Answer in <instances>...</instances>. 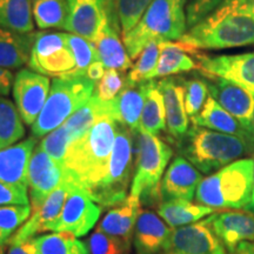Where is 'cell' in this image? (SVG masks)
<instances>
[{"label": "cell", "mask_w": 254, "mask_h": 254, "mask_svg": "<svg viewBox=\"0 0 254 254\" xmlns=\"http://www.w3.org/2000/svg\"><path fill=\"white\" fill-rule=\"evenodd\" d=\"M208 93L236 118L254 141V95L233 82L217 77L206 78Z\"/></svg>", "instance_id": "4fadbf2b"}, {"label": "cell", "mask_w": 254, "mask_h": 254, "mask_svg": "<svg viewBox=\"0 0 254 254\" xmlns=\"http://www.w3.org/2000/svg\"><path fill=\"white\" fill-rule=\"evenodd\" d=\"M66 180L67 173L64 165L57 163L38 145L32 154L27 173L32 212L39 208L51 193Z\"/></svg>", "instance_id": "8fae6325"}, {"label": "cell", "mask_w": 254, "mask_h": 254, "mask_svg": "<svg viewBox=\"0 0 254 254\" xmlns=\"http://www.w3.org/2000/svg\"><path fill=\"white\" fill-rule=\"evenodd\" d=\"M39 254H90L82 241L67 232H53L36 238Z\"/></svg>", "instance_id": "e575fe53"}, {"label": "cell", "mask_w": 254, "mask_h": 254, "mask_svg": "<svg viewBox=\"0 0 254 254\" xmlns=\"http://www.w3.org/2000/svg\"><path fill=\"white\" fill-rule=\"evenodd\" d=\"M202 174L183 155L176 157L165 172L160 183V198L184 199L192 201L201 183Z\"/></svg>", "instance_id": "ac0fdd59"}, {"label": "cell", "mask_w": 254, "mask_h": 254, "mask_svg": "<svg viewBox=\"0 0 254 254\" xmlns=\"http://www.w3.org/2000/svg\"><path fill=\"white\" fill-rule=\"evenodd\" d=\"M34 33H18L0 26V67L18 68L28 63Z\"/></svg>", "instance_id": "83f0119b"}, {"label": "cell", "mask_w": 254, "mask_h": 254, "mask_svg": "<svg viewBox=\"0 0 254 254\" xmlns=\"http://www.w3.org/2000/svg\"><path fill=\"white\" fill-rule=\"evenodd\" d=\"M28 67L46 77H71L75 68V59L67 44L66 33H34Z\"/></svg>", "instance_id": "9c48e42d"}, {"label": "cell", "mask_w": 254, "mask_h": 254, "mask_svg": "<svg viewBox=\"0 0 254 254\" xmlns=\"http://www.w3.org/2000/svg\"><path fill=\"white\" fill-rule=\"evenodd\" d=\"M164 99L166 129L178 141L189 131V116L185 109V88L183 80L166 77L158 81Z\"/></svg>", "instance_id": "7402d4cb"}, {"label": "cell", "mask_w": 254, "mask_h": 254, "mask_svg": "<svg viewBox=\"0 0 254 254\" xmlns=\"http://www.w3.org/2000/svg\"><path fill=\"white\" fill-rule=\"evenodd\" d=\"M148 81L150 80L141 82L127 80L126 86L112 100L113 118L119 125L131 131H136L139 128Z\"/></svg>", "instance_id": "cb8c5ba5"}, {"label": "cell", "mask_w": 254, "mask_h": 254, "mask_svg": "<svg viewBox=\"0 0 254 254\" xmlns=\"http://www.w3.org/2000/svg\"><path fill=\"white\" fill-rule=\"evenodd\" d=\"M66 39L75 59V68L71 77H85L88 66L100 60L97 47L90 40L72 33H66Z\"/></svg>", "instance_id": "d590c367"}, {"label": "cell", "mask_w": 254, "mask_h": 254, "mask_svg": "<svg viewBox=\"0 0 254 254\" xmlns=\"http://www.w3.org/2000/svg\"><path fill=\"white\" fill-rule=\"evenodd\" d=\"M7 254H39L36 238L26 240L20 244H13L8 245Z\"/></svg>", "instance_id": "bcb514c9"}, {"label": "cell", "mask_w": 254, "mask_h": 254, "mask_svg": "<svg viewBox=\"0 0 254 254\" xmlns=\"http://www.w3.org/2000/svg\"><path fill=\"white\" fill-rule=\"evenodd\" d=\"M119 124L104 118L72 141L64 158L69 179L90 195L106 174Z\"/></svg>", "instance_id": "7a4b0ae2"}, {"label": "cell", "mask_w": 254, "mask_h": 254, "mask_svg": "<svg viewBox=\"0 0 254 254\" xmlns=\"http://www.w3.org/2000/svg\"><path fill=\"white\" fill-rule=\"evenodd\" d=\"M166 254H230L212 230L208 218L172 228Z\"/></svg>", "instance_id": "2e32d148"}, {"label": "cell", "mask_w": 254, "mask_h": 254, "mask_svg": "<svg viewBox=\"0 0 254 254\" xmlns=\"http://www.w3.org/2000/svg\"><path fill=\"white\" fill-rule=\"evenodd\" d=\"M196 68L205 78L217 77L233 82L254 95V52L234 56H206L190 51Z\"/></svg>", "instance_id": "30bf717a"}, {"label": "cell", "mask_w": 254, "mask_h": 254, "mask_svg": "<svg viewBox=\"0 0 254 254\" xmlns=\"http://www.w3.org/2000/svg\"><path fill=\"white\" fill-rule=\"evenodd\" d=\"M152 0H114L118 11L123 36L138 24Z\"/></svg>", "instance_id": "f35d334b"}, {"label": "cell", "mask_w": 254, "mask_h": 254, "mask_svg": "<svg viewBox=\"0 0 254 254\" xmlns=\"http://www.w3.org/2000/svg\"><path fill=\"white\" fill-rule=\"evenodd\" d=\"M140 211V198L129 194L123 204L116 206L105 214L98 228L104 233L118 238L126 245L131 246V240Z\"/></svg>", "instance_id": "d4e9b609"}, {"label": "cell", "mask_w": 254, "mask_h": 254, "mask_svg": "<svg viewBox=\"0 0 254 254\" xmlns=\"http://www.w3.org/2000/svg\"><path fill=\"white\" fill-rule=\"evenodd\" d=\"M95 82L87 77L56 78L51 82V90L43 110L31 126L32 135L45 136L67 120L91 99Z\"/></svg>", "instance_id": "8992f818"}, {"label": "cell", "mask_w": 254, "mask_h": 254, "mask_svg": "<svg viewBox=\"0 0 254 254\" xmlns=\"http://www.w3.org/2000/svg\"><path fill=\"white\" fill-rule=\"evenodd\" d=\"M253 178L254 159H238L201 180L196 202L213 209L246 208L252 196Z\"/></svg>", "instance_id": "5b68a950"}, {"label": "cell", "mask_w": 254, "mask_h": 254, "mask_svg": "<svg viewBox=\"0 0 254 254\" xmlns=\"http://www.w3.org/2000/svg\"><path fill=\"white\" fill-rule=\"evenodd\" d=\"M136 163L129 194L146 200L160 198V183L173 155L172 148L157 135L138 128ZM161 199V198H160Z\"/></svg>", "instance_id": "52a82bcc"}, {"label": "cell", "mask_w": 254, "mask_h": 254, "mask_svg": "<svg viewBox=\"0 0 254 254\" xmlns=\"http://www.w3.org/2000/svg\"><path fill=\"white\" fill-rule=\"evenodd\" d=\"M230 254H254V241H245L237 246V249Z\"/></svg>", "instance_id": "681fc988"}, {"label": "cell", "mask_w": 254, "mask_h": 254, "mask_svg": "<svg viewBox=\"0 0 254 254\" xmlns=\"http://www.w3.org/2000/svg\"><path fill=\"white\" fill-rule=\"evenodd\" d=\"M66 31L95 44L114 0H67Z\"/></svg>", "instance_id": "e0dca14e"}, {"label": "cell", "mask_w": 254, "mask_h": 254, "mask_svg": "<svg viewBox=\"0 0 254 254\" xmlns=\"http://www.w3.org/2000/svg\"><path fill=\"white\" fill-rule=\"evenodd\" d=\"M139 128L154 135L166 129L164 99L158 87V82L154 80L148 81L147 93H146Z\"/></svg>", "instance_id": "4dcf8cb0"}, {"label": "cell", "mask_w": 254, "mask_h": 254, "mask_svg": "<svg viewBox=\"0 0 254 254\" xmlns=\"http://www.w3.org/2000/svg\"><path fill=\"white\" fill-rule=\"evenodd\" d=\"M190 120H192L193 125L195 126L205 127V128L225 133V134L240 136V138L246 139L254 145V141L250 138V135L247 134L244 127L240 125V123L231 113H228L224 107H221L218 101L211 95L206 99V103L201 111L193 118H190Z\"/></svg>", "instance_id": "484cf974"}, {"label": "cell", "mask_w": 254, "mask_h": 254, "mask_svg": "<svg viewBox=\"0 0 254 254\" xmlns=\"http://www.w3.org/2000/svg\"><path fill=\"white\" fill-rule=\"evenodd\" d=\"M27 186L0 182V206H30Z\"/></svg>", "instance_id": "f6af8a7d"}, {"label": "cell", "mask_w": 254, "mask_h": 254, "mask_svg": "<svg viewBox=\"0 0 254 254\" xmlns=\"http://www.w3.org/2000/svg\"><path fill=\"white\" fill-rule=\"evenodd\" d=\"M101 208L84 190H72L52 232H67L74 237L86 236L100 217Z\"/></svg>", "instance_id": "5bb4252c"}, {"label": "cell", "mask_w": 254, "mask_h": 254, "mask_svg": "<svg viewBox=\"0 0 254 254\" xmlns=\"http://www.w3.org/2000/svg\"><path fill=\"white\" fill-rule=\"evenodd\" d=\"M172 228L151 211H140L136 220L133 245L136 254H166Z\"/></svg>", "instance_id": "ffe728a7"}, {"label": "cell", "mask_w": 254, "mask_h": 254, "mask_svg": "<svg viewBox=\"0 0 254 254\" xmlns=\"http://www.w3.org/2000/svg\"><path fill=\"white\" fill-rule=\"evenodd\" d=\"M243 7L250 14L254 15V0H243Z\"/></svg>", "instance_id": "f907efd6"}, {"label": "cell", "mask_w": 254, "mask_h": 254, "mask_svg": "<svg viewBox=\"0 0 254 254\" xmlns=\"http://www.w3.org/2000/svg\"><path fill=\"white\" fill-rule=\"evenodd\" d=\"M32 14L40 30H65L68 18L67 0H32Z\"/></svg>", "instance_id": "d6a6232c"}, {"label": "cell", "mask_w": 254, "mask_h": 254, "mask_svg": "<svg viewBox=\"0 0 254 254\" xmlns=\"http://www.w3.org/2000/svg\"><path fill=\"white\" fill-rule=\"evenodd\" d=\"M71 142V138H69L67 131L62 125L58 128H56L55 131L44 136L39 146L47 154L55 159L57 163L63 165L66 151H67V147Z\"/></svg>", "instance_id": "b9f144b4"}, {"label": "cell", "mask_w": 254, "mask_h": 254, "mask_svg": "<svg viewBox=\"0 0 254 254\" xmlns=\"http://www.w3.org/2000/svg\"><path fill=\"white\" fill-rule=\"evenodd\" d=\"M186 0H152L138 24L123 36L129 58L136 59L152 41H177L186 33Z\"/></svg>", "instance_id": "277c9868"}, {"label": "cell", "mask_w": 254, "mask_h": 254, "mask_svg": "<svg viewBox=\"0 0 254 254\" xmlns=\"http://www.w3.org/2000/svg\"><path fill=\"white\" fill-rule=\"evenodd\" d=\"M104 118H113L112 100L103 101L93 94L84 106L63 124V126L67 131L71 141H74Z\"/></svg>", "instance_id": "4316f807"}, {"label": "cell", "mask_w": 254, "mask_h": 254, "mask_svg": "<svg viewBox=\"0 0 254 254\" xmlns=\"http://www.w3.org/2000/svg\"><path fill=\"white\" fill-rule=\"evenodd\" d=\"M179 150L196 170L212 174L243 158L254 145L240 136L193 125L179 140Z\"/></svg>", "instance_id": "3957f363"}, {"label": "cell", "mask_w": 254, "mask_h": 254, "mask_svg": "<svg viewBox=\"0 0 254 254\" xmlns=\"http://www.w3.org/2000/svg\"><path fill=\"white\" fill-rule=\"evenodd\" d=\"M17 106L0 95V150L17 144L24 138L25 127Z\"/></svg>", "instance_id": "836d02e7"}, {"label": "cell", "mask_w": 254, "mask_h": 254, "mask_svg": "<svg viewBox=\"0 0 254 254\" xmlns=\"http://www.w3.org/2000/svg\"><path fill=\"white\" fill-rule=\"evenodd\" d=\"M88 251L90 254H125L129 246L97 228L88 239Z\"/></svg>", "instance_id": "7bdbcfd3"}, {"label": "cell", "mask_w": 254, "mask_h": 254, "mask_svg": "<svg viewBox=\"0 0 254 254\" xmlns=\"http://www.w3.org/2000/svg\"><path fill=\"white\" fill-rule=\"evenodd\" d=\"M51 90L49 77L32 69H20L13 80V98L23 122L32 126L39 117Z\"/></svg>", "instance_id": "7c38bea8"}, {"label": "cell", "mask_w": 254, "mask_h": 254, "mask_svg": "<svg viewBox=\"0 0 254 254\" xmlns=\"http://www.w3.org/2000/svg\"><path fill=\"white\" fill-rule=\"evenodd\" d=\"M31 206H0V244L5 246L11 237L28 218L31 217Z\"/></svg>", "instance_id": "8d00e7d4"}, {"label": "cell", "mask_w": 254, "mask_h": 254, "mask_svg": "<svg viewBox=\"0 0 254 254\" xmlns=\"http://www.w3.org/2000/svg\"><path fill=\"white\" fill-rule=\"evenodd\" d=\"M120 28L122 26H120L118 11L114 2L94 45L97 47L100 62L103 63L105 68L126 72L132 67V64L124 41L120 39Z\"/></svg>", "instance_id": "d6986e66"}, {"label": "cell", "mask_w": 254, "mask_h": 254, "mask_svg": "<svg viewBox=\"0 0 254 254\" xmlns=\"http://www.w3.org/2000/svg\"><path fill=\"white\" fill-rule=\"evenodd\" d=\"M208 221L215 236L232 253L245 241H254V214L243 212H222L209 215Z\"/></svg>", "instance_id": "44dd1931"}, {"label": "cell", "mask_w": 254, "mask_h": 254, "mask_svg": "<svg viewBox=\"0 0 254 254\" xmlns=\"http://www.w3.org/2000/svg\"><path fill=\"white\" fill-rule=\"evenodd\" d=\"M13 85V74L7 68L0 67V95H7Z\"/></svg>", "instance_id": "7dc6e473"}, {"label": "cell", "mask_w": 254, "mask_h": 254, "mask_svg": "<svg viewBox=\"0 0 254 254\" xmlns=\"http://www.w3.org/2000/svg\"><path fill=\"white\" fill-rule=\"evenodd\" d=\"M78 187L79 186L69 180H66L62 185L57 187L49 195V198L44 201V204L36 211L32 212L27 221L14 232L7 245L24 243L26 240L33 239V237L38 234L44 233L46 231H52V227L55 226L60 217L69 192Z\"/></svg>", "instance_id": "9a60e30c"}, {"label": "cell", "mask_w": 254, "mask_h": 254, "mask_svg": "<svg viewBox=\"0 0 254 254\" xmlns=\"http://www.w3.org/2000/svg\"><path fill=\"white\" fill-rule=\"evenodd\" d=\"M127 74L118 69L109 68L103 78L95 82L94 95L103 101H111L118 95L127 84Z\"/></svg>", "instance_id": "ab89813d"}, {"label": "cell", "mask_w": 254, "mask_h": 254, "mask_svg": "<svg viewBox=\"0 0 254 254\" xmlns=\"http://www.w3.org/2000/svg\"><path fill=\"white\" fill-rule=\"evenodd\" d=\"M37 138L31 135L26 140L0 150V182L28 187L27 173Z\"/></svg>", "instance_id": "603a6c76"}, {"label": "cell", "mask_w": 254, "mask_h": 254, "mask_svg": "<svg viewBox=\"0 0 254 254\" xmlns=\"http://www.w3.org/2000/svg\"><path fill=\"white\" fill-rule=\"evenodd\" d=\"M105 71H106V68H105L103 63L99 60V62H95L88 66L85 77H87L92 81L97 82V81H99L101 78H103Z\"/></svg>", "instance_id": "c3c4849f"}, {"label": "cell", "mask_w": 254, "mask_h": 254, "mask_svg": "<svg viewBox=\"0 0 254 254\" xmlns=\"http://www.w3.org/2000/svg\"><path fill=\"white\" fill-rule=\"evenodd\" d=\"M246 209L247 211L252 212L254 213V178H253V190H252V196H251V200L249 202V205L246 206Z\"/></svg>", "instance_id": "816d5d0a"}, {"label": "cell", "mask_w": 254, "mask_h": 254, "mask_svg": "<svg viewBox=\"0 0 254 254\" xmlns=\"http://www.w3.org/2000/svg\"><path fill=\"white\" fill-rule=\"evenodd\" d=\"M0 26L18 33H32V0H0Z\"/></svg>", "instance_id": "1f68e13d"}, {"label": "cell", "mask_w": 254, "mask_h": 254, "mask_svg": "<svg viewBox=\"0 0 254 254\" xmlns=\"http://www.w3.org/2000/svg\"><path fill=\"white\" fill-rule=\"evenodd\" d=\"M224 1L225 0H193L186 9L187 27L194 26L215 11Z\"/></svg>", "instance_id": "ee69618b"}, {"label": "cell", "mask_w": 254, "mask_h": 254, "mask_svg": "<svg viewBox=\"0 0 254 254\" xmlns=\"http://www.w3.org/2000/svg\"><path fill=\"white\" fill-rule=\"evenodd\" d=\"M214 213V209L190 200H165L158 206V215L171 228L192 225Z\"/></svg>", "instance_id": "f1b7e54d"}, {"label": "cell", "mask_w": 254, "mask_h": 254, "mask_svg": "<svg viewBox=\"0 0 254 254\" xmlns=\"http://www.w3.org/2000/svg\"><path fill=\"white\" fill-rule=\"evenodd\" d=\"M177 41L187 52L254 45V15L244 9L243 0H225Z\"/></svg>", "instance_id": "6da1fadb"}, {"label": "cell", "mask_w": 254, "mask_h": 254, "mask_svg": "<svg viewBox=\"0 0 254 254\" xmlns=\"http://www.w3.org/2000/svg\"><path fill=\"white\" fill-rule=\"evenodd\" d=\"M185 88V109L187 116L193 118L196 116L206 103L208 87L206 80L200 78H192L183 80Z\"/></svg>", "instance_id": "60d3db41"}, {"label": "cell", "mask_w": 254, "mask_h": 254, "mask_svg": "<svg viewBox=\"0 0 254 254\" xmlns=\"http://www.w3.org/2000/svg\"><path fill=\"white\" fill-rule=\"evenodd\" d=\"M193 69H196L194 59L179 41H161L160 57L157 67L150 75V80H154L155 78H166L171 74L190 72Z\"/></svg>", "instance_id": "f546056e"}, {"label": "cell", "mask_w": 254, "mask_h": 254, "mask_svg": "<svg viewBox=\"0 0 254 254\" xmlns=\"http://www.w3.org/2000/svg\"><path fill=\"white\" fill-rule=\"evenodd\" d=\"M135 132L118 126L106 174L90 193V198L101 207H116L128 196L133 171V144Z\"/></svg>", "instance_id": "ba28073f"}, {"label": "cell", "mask_w": 254, "mask_h": 254, "mask_svg": "<svg viewBox=\"0 0 254 254\" xmlns=\"http://www.w3.org/2000/svg\"><path fill=\"white\" fill-rule=\"evenodd\" d=\"M160 57V41H152L141 51L138 59L127 74L129 81L141 82L150 80V75L157 67Z\"/></svg>", "instance_id": "74e56055"}, {"label": "cell", "mask_w": 254, "mask_h": 254, "mask_svg": "<svg viewBox=\"0 0 254 254\" xmlns=\"http://www.w3.org/2000/svg\"><path fill=\"white\" fill-rule=\"evenodd\" d=\"M4 247L5 246H2L1 244H0V254H4Z\"/></svg>", "instance_id": "f5cc1de1"}]
</instances>
